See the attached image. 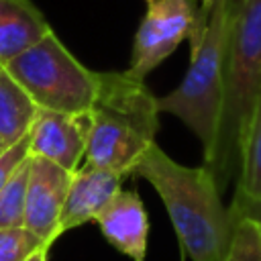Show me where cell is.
Here are the masks:
<instances>
[{
  "label": "cell",
  "mask_w": 261,
  "mask_h": 261,
  "mask_svg": "<svg viewBox=\"0 0 261 261\" xmlns=\"http://www.w3.org/2000/svg\"><path fill=\"white\" fill-rule=\"evenodd\" d=\"M232 214H249V216H255L261 220V204H255V206H245V208H228Z\"/></svg>",
  "instance_id": "cell-18"
},
{
  "label": "cell",
  "mask_w": 261,
  "mask_h": 261,
  "mask_svg": "<svg viewBox=\"0 0 261 261\" xmlns=\"http://www.w3.org/2000/svg\"><path fill=\"white\" fill-rule=\"evenodd\" d=\"M2 151H4V149H2V147H0V153H2Z\"/></svg>",
  "instance_id": "cell-22"
},
{
  "label": "cell",
  "mask_w": 261,
  "mask_h": 261,
  "mask_svg": "<svg viewBox=\"0 0 261 261\" xmlns=\"http://www.w3.org/2000/svg\"><path fill=\"white\" fill-rule=\"evenodd\" d=\"M41 245H47L37 234L20 228H0V261H24Z\"/></svg>",
  "instance_id": "cell-16"
},
{
  "label": "cell",
  "mask_w": 261,
  "mask_h": 261,
  "mask_svg": "<svg viewBox=\"0 0 261 261\" xmlns=\"http://www.w3.org/2000/svg\"><path fill=\"white\" fill-rule=\"evenodd\" d=\"M232 234L222 261H261V220L249 214H232Z\"/></svg>",
  "instance_id": "cell-14"
},
{
  "label": "cell",
  "mask_w": 261,
  "mask_h": 261,
  "mask_svg": "<svg viewBox=\"0 0 261 261\" xmlns=\"http://www.w3.org/2000/svg\"><path fill=\"white\" fill-rule=\"evenodd\" d=\"M51 31L31 0H0V65L10 63Z\"/></svg>",
  "instance_id": "cell-11"
},
{
  "label": "cell",
  "mask_w": 261,
  "mask_h": 261,
  "mask_svg": "<svg viewBox=\"0 0 261 261\" xmlns=\"http://www.w3.org/2000/svg\"><path fill=\"white\" fill-rule=\"evenodd\" d=\"M200 4H202V8H200V20L206 24V20H208V12H210V6H212V0H198Z\"/></svg>",
  "instance_id": "cell-20"
},
{
  "label": "cell",
  "mask_w": 261,
  "mask_h": 261,
  "mask_svg": "<svg viewBox=\"0 0 261 261\" xmlns=\"http://www.w3.org/2000/svg\"><path fill=\"white\" fill-rule=\"evenodd\" d=\"M49 249H51V245H41L35 253H31L24 261H47V257H49Z\"/></svg>",
  "instance_id": "cell-19"
},
{
  "label": "cell",
  "mask_w": 261,
  "mask_h": 261,
  "mask_svg": "<svg viewBox=\"0 0 261 261\" xmlns=\"http://www.w3.org/2000/svg\"><path fill=\"white\" fill-rule=\"evenodd\" d=\"M41 110L88 114L100 88V71L88 69L51 31L4 65Z\"/></svg>",
  "instance_id": "cell-5"
},
{
  "label": "cell",
  "mask_w": 261,
  "mask_h": 261,
  "mask_svg": "<svg viewBox=\"0 0 261 261\" xmlns=\"http://www.w3.org/2000/svg\"><path fill=\"white\" fill-rule=\"evenodd\" d=\"M230 0H212L202 37L190 51V67L175 90L157 98L159 112L179 118L202 143L204 163L212 159L222 98Z\"/></svg>",
  "instance_id": "cell-4"
},
{
  "label": "cell",
  "mask_w": 261,
  "mask_h": 261,
  "mask_svg": "<svg viewBox=\"0 0 261 261\" xmlns=\"http://www.w3.org/2000/svg\"><path fill=\"white\" fill-rule=\"evenodd\" d=\"M104 239L130 257L133 261L147 259L149 216L137 190H120L96 216Z\"/></svg>",
  "instance_id": "cell-10"
},
{
  "label": "cell",
  "mask_w": 261,
  "mask_h": 261,
  "mask_svg": "<svg viewBox=\"0 0 261 261\" xmlns=\"http://www.w3.org/2000/svg\"><path fill=\"white\" fill-rule=\"evenodd\" d=\"M39 106L27 90L0 65V147L8 149L29 135Z\"/></svg>",
  "instance_id": "cell-12"
},
{
  "label": "cell",
  "mask_w": 261,
  "mask_h": 261,
  "mask_svg": "<svg viewBox=\"0 0 261 261\" xmlns=\"http://www.w3.org/2000/svg\"><path fill=\"white\" fill-rule=\"evenodd\" d=\"M31 137H22L18 143L10 145L0 153V192L8 184V179L14 175V171L22 165V161L31 155Z\"/></svg>",
  "instance_id": "cell-17"
},
{
  "label": "cell",
  "mask_w": 261,
  "mask_h": 261,
  "mask_svg": "<svg viewBox=\"0 0 261 261\" xmlns=\"http://www.w3.org/2000/svg\"><path fill=\"white\" fill-rule=\"evenodd\" d=\"M135 175L145 177L159 194L181 249L192 261H222L234 218L222 204L214 173L171 159L157 143L141 159Z\"/></svg>",
  "instance_id": "cell-1"
},
{
  "label": "cell",
  "mask_w": 261,
  "mask_h": 261,
  "mask_svg": "<svg viewBox=\"0 0 261 261\" xmlns=\"http://www.w3.org/2000/svg\"><path fill=\"white\" fill-rule=\"evenodd\" d=\"M261 96V0H230L224 98L212 159L220 192L239 173L241 149Z\"/></svg>",
  "instance_id": "cell-3"
},
{
  "label": "cell",
  "mask_w": 261,
  "mask_h": 261,
  "mask_svg": "<svg viewBox=\"0 0 261 261\" xmlns=\"http://www.w3.org/2000/svg\"><path fill=\"white\" fill-rule=\"evenodd\" d=\"M255 204H261V96L243 141L237 192L230 208H245Z\"/></svg>",
  "instance_id": "cell-13"
},
{
  "label": "cell",
  "mask_w": 261,
  "mask_h": 261,
  "mask_svg": "<svg viewBox=\"0 0 261 261\" xmlns=\"http://www.w3.org/2000/svg\"><path fill=\"white\" fill-rule=\"evenodd\" d=\"M124 179L126 177L116 171L82 163L80 169L73 171L65 206L59 218L57 234L61 237L71 228L96 220L102 208L122 190L120 186Z\"/></svg>",
  "instance_id": "cell-9"
},
{
  "label": "cell",
  "mask_w": 261,
  "mask_h": 261,
  "mask_svg": "<svg viewBox=\"0 0 261 261\" xmlns=\"http://www.w3.org/2000/svg\"><path fill=\"white\" fill-rule=\"evenodd\" d=\"M73 173L57 163L29 155V181L24 202V228L37 234L47 245H53L59 234V218L65 206Z\"/></svg>",
  "instance_id": "cell-7"
},
{
  "label": "cell",
  "mask_w": 261,
  "mask_h": 261,
  "mask_svg": "<svg viewBox=\"0 0 261 261\" xmlns=\"http://www.w3.org/2000/svg\"><path fill=\"white\" fill-rule=\"evenodd\" d=\"M29 181V157L14 171L8 184L0 192V228L24 226V202Z\"/></svg>",
  "instance_id": "cell-15"
},
{
  "label": "cell",
  "mask_w": 261,
  "mask_h": 261,
  "mask_svg": "<svg viewBox=\"0 0 261 261\" xmlns=\"http://www.w3.org/2000/svg\"><path fill=\"white\" fill-rule=\"evenodd\" d=\"M157 96L128 71H100L98 96L88 112L84 163L124 177L135 175L159 128Z\"/></svg>",
  "instance_id": "cell-2"
},
{
  "label": "cell",
  "mask_w": 261,
  "mask_h": 261,
  "mask_svg": "<svg viewBox=\"0 0 261 261\" xmlns=\"http://www.w3.org/2000/svg\"><path fill=\"white\" fill-rule=\"evenodd\" d=\"M204 27L194 0H153L147 4V12L137 29L126 71L137 80H145L179 43L190 39V47L196 45Z\"/></svg>",
  "instance_id": "cell-6"
},
{
  "label": "cell",
  "mask_w": 261,
  "mask_h": 261,
  "mask_svg": "<svg viewBox=\"0 0 261 261\" xmlns=\"http://www.w3.org/2000/svg\"><path fill=\"white\" fill-rule=\"evenodd\" d=\"M88 130V114H63L39 108V114L29 130L31 155L49 159L73 173L84 163Z\"/></svg>",
  "instance_id": "cell-8"
},
{
  "label": "cell",
  "mask_w": 261,
  "mask_h": 261,
  "mask_svg": "<svg viewBox=\"0 0 261 261\" xmlns=\"http://www.w3.org/2000/svg\"><path fill=\"white\" fill-rule=\"evenodd\" d=\"M145 2H147V4H151V2H153V0H145Z\"/></svg>",
  "instance_id": "cell-21"
}]
</instances>
